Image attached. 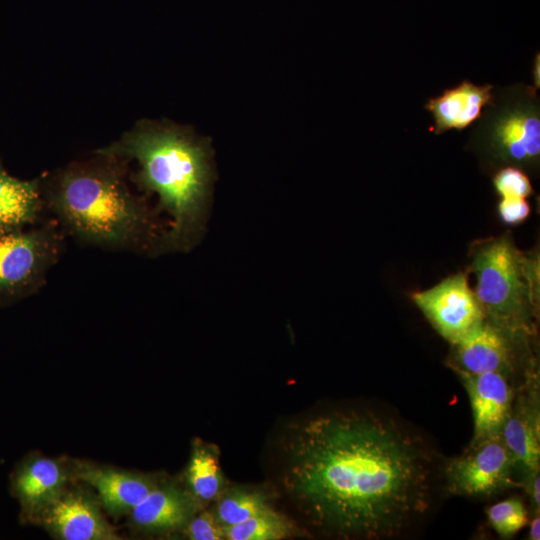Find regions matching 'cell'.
Masks as SVG:
<instances>
[{"label": "cell", "instance_id": "obj_17", "mask_svg": "<svg viewBox=\"0 0 540 540\" xmlns=\"http://www.w3.org/2000/svg\"><path fill=\"white\" fill-rule=\"evenodd\" d=\"M44 204L39 179L15 178L0 163V232L37 224Z\"/></svg>", "mask_w": 540, "mask_h": 540}, {"label": "cell", "instance_id": "obj_16", "mask_svg": "<svg viewBox=\"0 0 540 540\" xmlns=\"http://www.w3.org/2000/svg\"><path fill=\"white\" fill-rule=\"evenodd\" d=\"M514 400L500 436L526 482L539 472V416L528 398Z\"/></svg>", "mask_w": 540, "mask_h": 540}, {"label": "cell", "instance_id": "obj_1", "mask_svg": "<svg viewBox=\"0 0 540 540\" xmlns=\"http://www.w3.org/2000/svg\"><path fill=\"white\" fill-rule=\"evenodd\" d=\"M284 448L287 490L314 526L344 539L400 536L431 510L442 480L426 441L375 411L308 418Z\"/></svg>", "mask_w": 540, "mask_h": 540}, {"label": "cell", "instance_id": "obj_6", "mask_svg": "<svg viewBox=\"0 0 540 540\" xmlns=\"http://www.w3.org/2000/svg\"><path fill=\"white\" fill-rule=\"evenodd\" d=\"M64 231L55 219L0 232V308L36 294L58 262Z\"/></svg>", "mask_w": 540, "mask_h": 540}, {"label": "cell", "instance_id": "obj_4", "mask_svg": "<svg viewBox=\"0 0 540 540\" xmlns=\"http://www.w3.org/2000/svg\"><path fill=\"white\" fill-rule=\"evenodd\" d=\"M470 257L485 318L511 333L532 334L539 304L538 255L519 250L506 233L478 241Z\"/></svg>", "mask_w": 540, "mask_h": 540}, {"label": "cell", "instance_id": "obj_24", "mask_svg": "<svg viewBox=\"0 0 540 540\" xmlns=\"http://www.w3.org/2000/svg\"><path fill=\"white\" fill-rule=\"evenodd\" d=\"M498 213L506 224H518L529 216L530 205L526 198H501Z\"/></svg>", "mask_w": 540, "mask_h": 540}, {"label": "cell", "instance_id": "obj_19", "mask_svg": "<svg viewBox=\"0 0 540 540\" xmlns=\"http://www.w3.org/2000/svg\"><path fill=\"white\" fill-rule=\"evenodd\" d=\"M229 540H278L292 534L293 526L271 507L243 522L223 527Z\"/></svg>", "mask_w": 540, "mask_h": 540}, {"label": "cell", "instance_id": "obj_5", "mask_svg": "<svg viewBox=\"0 0 540 540\" xmlns=\"http://www.w3.org/2000/svg\"><path fill=\"white\" fill-rule=\"evenodd\" d=\"M494 94V103L477 120L473 142L498 163L535 167L540 156L537 90L515 84Z\"/></svg>", "mask_w": 540, "mask_h": 540}, {"label": "cell", "instance_id": "obj_8", "mask_svg": "<svg viewBox=\"0 0 540 540\" xmlns=\"http://www.w3.org/2000/svg\"><path fill=\"white\" fill-rule=\"evenodd\" d=\"M411 298L435 330L451 344L485 319L464 272L451 275L427 290L414 292Z\"/></svg>", "mask_w": 540, "mask_h": 540}, {"label": "cell", "instance_id": "obj_7", "mask_svg": "<svg viewBox=\"0 0 540 540\" xmlns=\"http://www.w3.org/2000/svg\"><path fill=\"white\" fill-rule=\"evenodd\" d=\"M516 466L501 436L469 445L442 466L443 486L455 496L488 499L519 483Z\"/></svg>", "mask_w": 540, "mask_h": 540}, {"label": "cell", "instance_id": "obj_12", "mask_svg": "<svg viewBox=\"0 0 540 540\" xmlns=\"http://www.w3.org/2000/svg\"><path fill=\"white\" fill-rule=\"evenodd\" d=\"M67 481L68 473L60 460L39 455L26 457L10 479L11 493L21 506V519L32 521L65 489Z\"/></svg>", "mask_w": 540, "mask_h": 540}, {"label": "cell", "instance_id": "obj_25", "mask_svg": "<svg viewBox=\"0 0 540 540\" xmlns=\"http://www.w3.org/2000/svg\"><path fill=\"white\" fill-rule=\"evenodd\" d=\"M526 487L528 488L529 496L532 500V505L535 510L539 512V472L534 474L526 482Z\"/></svg>", "mask_w": 540, "mask_h": 540}, {"label": "cell", "instance_id": "obj_13", "mask_svg": "<svg viewBox=\"0 0 540 540\" xmlns=\"http://www.w3.org/2000/svg\"><path fill=\"white\" fill-rule=\"evenodd\" d=\"M73 474L95 489L100 505L113 517L129 513L156 486L143 474L86 463L76 464Z\"/></svg>", "mask_w": 540, "mask_h": 540}, {"label": "cell", "instance_id": "obj_22", "mask_svg": "<svg viewBox=\"0 0 540 540\" xmlns=\"http://www.w3.org/2000/svg\"><path fill=\"white\" fill-rule=\"evenodd\" d=\"M493 185L501 198H527L533 192L528 175L515 166L500 168L493 177Z\"/></svg>", "mask_w": 540, "mask_h": 540}, {"label": "cell", "instance_id": "obj_14", "mask_svg": "<svg viewBox=\"0 0 540 540\" xmlns=\"http://www.w3.org/2000/svg\"><path fill=\"white\" fill-rule=\"evenodd\" d=\"M494 97L492 84L477 85L469 80L445 89L425 103L434 121L431 130L440 135L448 130L467 128L481 117L485 107L494 103Z\"/></svg>", "mask_w": 540, "mask_h": 540}, {"label": "cell", "instance_id": "obj_10", "mask_svg": "<svg viewBox=\"0 0 540 540\" xmlns=\"http://www.w3.org/2000/svg\"><path fill=\"white\" fill-rule=\"evenodd\" d=\"M32 521L40 523L51 535L63 540L119 539L115 527L101 512L99 503L82 489H65Z\"/></svg>", "mask_w": 540, "mask_h": 540}, {"label": "cell", "instance_id": "obj_9", "mask_svg": "<svg viewBox=\"0 0 540 540\" xmlns=\"http://www.w3.org/2000/svg\"><path fill=\"white\" fill-rule=\"evenodd\" d=\"M526 338L485 318L452 343V355L448 365L454 371L472 375L495 372L511 378L518 365V346Z\"/></svg>", "mask_w": 540, "mask_h": 540}, {"label": "cell", "instance_id": "obj_11", "mask_svg": "<svg viewBox=\"0 0 540 540\" xmlns=\"http://www.w3.org/2000/svg\"><path fill=\"white\" fill-rule=\"evenodd\" d=\"M455 372L471 405L473 437L470 444L499 437L515 399L511 378L495 372L474 375Z\"/></svg>", "mask_w": 540, "mask_h": 540}, {"label": "cell", "instance_id": "obj_18", "mask_svg": "<svg viewBox=\"0 0 540 540\" xmlns=\"http://www.w3.org/2000/svg\"><path fill=\"white\" fill-rule=\"evenodd\" d=\"M187 481L196 499L209 501L219 494L223 480L213 447L195 441L187 469Z\"/></svg>", "mask_w": 540, "mask_h": 540}, {"label": "cell", "instance_id": "obj_27", "mask_svg": "<svg viewBox=\"0 0 540 540\" xmlns=\"http://www.w3.org/2000/svg\"><path fill=\"white\" fill-rule=\"evenodd\" d=\"M529 539L539 540L540 538V519L539 515L535 516L530 523Z\"/></svg>", "mask_w": 540, "mask_h": 540}, {"label": "cell", "instance_id": "obj_3", "mask_svg": "<svg viewBox=\"0 0 540 540\" xmlns=\"http://www.w3.org/2000/svg\"><path fill=\"white\" fill-rule=\"evenodd\" d=\"M97 152L140 164L137 182L158 195L171 217L164 248H189L200 227L212 179L208 142L169 126H143Z\"/></svg>", "mask_w": 540, "mask_h": 540}, {"label": "cell", "instance_id": "obj_26", "mask_svg": "<svg viewBox=\"0 0 540 540\" xmlns=\"http://www.w3.org/2000/svg\"><path fill=\"white\" fill-rule=\"evenodd\" d=\"M539 53L535 54L534 61H533V69H532V77H533V85L532 87L536 90L539 89L540 86V57Z\"/></svg>", "mask_w": 540, "mask_h": 540}, {"label": "cell", "instance_id": "obj_2", "mask_svg": "<svg viewBox=\"0 0 540 540\" xmlns=\"http://www.w3.org/2000/svg\"><path fill=\"white\" fill-rule=\"evenodd\" d=\"M94 159L62 170L49 184L45 204L64 233L101 248L149 253L164 249L145 202L132 194L117 157Z\"/></svg>", "mask_w": 540, "mask_h": 540}, {"label": "cell", "instance_id": "obj_23", "mask_svg": "<svg viewBox=\"0 0 540 540\" xmlns=\"http://www.w3.org/2000/svg\"><path fill=\"white\" fill-rule=\"evenodd\" d=\"M185 535L192 540L225 539L223 526L211 512H203L185 526Z\"/></svg>", "mask_w": 540, "mask_h": 540}, {"label": "cell", "instance_id": "obj_20", "mask_svg": "<svg viewBox=\"0 0 540 540\" xmlns=\"http://www.w3.org/2000/svg\"><path fill=\"white\" fill-rule=\"evenodd\" d=\"M265 497L258 492L233 489L227 492L218 502L216 518L223 526H231L243 522L268 509Z\"/></svg>", "mask_w": 540, "mask_h": 540}, {"label": "cell", "instance_id": "obj_21", "mask_svg": "<svg viewBox=\"0 0 540 540\" xmlns=\"http://www.w3.org/2000/svg\"><path fill=\"white\" fill-rule=\"evenodd\" d=\"M489 524L502 538L514 536L529 523L528 511L521 499L510 497L486 509Z\"/></svg>", "mask_w": 540, "mask_h": 540}, {"label": "cell", "instance_id": "obj_15", "mask_svg": "<svg viewBox=\"0 0 540 540\" xmlns=\"http://www.w3.org/2000/svg\"><path fill=\"white\" fill-rule=\"evenodd\" d=\"M195 497L173 485L155 486L130 512V521L147 532L172 531L191 520Z\"/></svg>", "mask_w": 540, "mask_h": 540}]
</instances>
